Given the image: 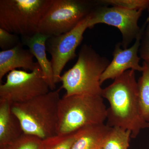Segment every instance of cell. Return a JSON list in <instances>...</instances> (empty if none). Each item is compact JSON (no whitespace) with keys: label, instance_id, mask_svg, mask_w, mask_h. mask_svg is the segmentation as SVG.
I'll list each match as a JSON object with an SVG mask.
<instances>
[{"label":"cell","instance_id":"1","mask_svg":"<svg viewBox=\"0 0 149 149\" xmlns=\"http://www.w3.org/2000/svg\"><path fill=\"white\" fill-rule=\"evenodd\" d=\"M102 96L109 102L106 124L129 130L135 139L141 130L149 128V122L143 117L139 104L138 81L135 70H129L116 78L103 89Z\"/></svg>","mask_w":149,"mask_h":149},{"label":"cell","instance_id":"2","mask_svg":"<svg viewBox=\"0 0 149 149\" xmlns=\"http://www.w3.org/2000/svg\"><path fill=\"white\" fill-rule=\"evenodd\" d=\"M60 90L12 105V111L20 121L24 133L42 140L57 134Z\"/></svg>","mask_w":149,"mask_h":149},{"label":"cell","instance_id":"3","mask_svg":"<svg viewBox=\"0 0 149 149\" xmlns=\"http://www.w3.org/2000/svg\"><path fill=\"white\" fill-rule=\"evenodd\" d=\"M110 62L91 46L81 47L77 62L61 77L66 96L89 95L102 96L101 77Z\"/></svg>","mask_w":149,"mask_h":149},{"label":"cell","instance_id":"4","mask_svg":"<svg viewBox=\"0 0 149 149\" xmlns=\"http://www.w3.org/2000/svg\"><path fill=\"white\" fill-rule=\"evenodd\" d=\"M107 109L102 96L65 95L59 103L58 135L70 134L84 127L104 123Z\"/></svg>","mask_w":149,"mask_h":149},{"label":"cell","instance_id":"5","mask_svg":"<svg viewBox=\"0 0 149 149\" xmlns=\"http://www.w3.org/2000/svg\"><path fill=\"white\" fill-rule=\"evenodd\" d=\"M53 0H1L0 28L22 37L38 32Z\"/></svg>","mask_w":149,"mask_h":149},{"label":"cell","instance_id":"6","mask_svg":"<svg viewBox=\"0 0 149 149\" xmlns=\"http://www.w3.org/2000/svg\"><path fill=\"white\" fill-rule=\"evenodd\" d=\"M98 5L97 0H53L40 22L38 32L51 37L69 32Z\"/></svg>","mask_w":149,"mask_h":149},{"label":"cell","instance_id":"7","mask_svg":"<svg viewBox=\"0 0 149 149\" xmlns=\"http://www.w3.org/2000/svg\"><path fill=\"white\" fill-rule=\"evenodd\" d=\"M51 91L39 65L30 72L15 70L9 72L0 85V101L14 104L25 102Z\"/></svg>","mask_w":149,"mask_h":149},{"label":"cell","instance_id":"8","mask_svg":"<svg viewBox=\"0 0 149 149\" xmlns=\"http://www.w3.org/2000/svg\"><path fill=\"white\" fill-rule=\"evenodd\" d=\"M143 12L118 7H110L101 5L98 3L89 15V28H92L100 23L116 27L122 34L121 47L127 49L141 33V28L139 26L138 22Z\"/></svg>","mask_w":149,"mask_h":149},{"label":"cell","instance_id":"9","mask_svg":"<svg viewBox=\"0 0 149 149\" xmlns=\"http://www.w3.org/2000/svg\"><path fill=\"white\" fill-rule=\"evenodd\" d=\"M89 16L69 32L49 37L46 50L50 54L51 62L56 84L61 82V72L67 63L76 57L77 47L83 39L85 30L89 28Z\"/></svg>","mask_w":149,"mask_h":149},{"label":"cell","instance_id":"10","mask_svg":"<svg viewBox=\"0 0 149 149\" xmlns=\"http://www.w3.org/2000/svg\"><path fill=\"white\" fill-rule=\"evenodd\" d=\"M146 25V22L141 28V32L139 37L135 40L132 47L127 49H123L120 43L116 45L113 51L112 61L103 74L100 78V84L102 85L105 81L109 79L114 80L122 73L129 70L142 72L143 67L140 64V56H138L140 48L142 32Z\"/></svg>","mask_w":149,"mask_h":149},{"label":"cell","instance_id":"11","mask_svg":"<svg viewBox=\"0 0 149 149\" xmlns=\"http://www.w3.org/2000/svg\"><path fill=\"white\" fill-rule=\"evenodd\" d=\"M22 43L8 50L0 52V81L8 73L17 68L32 71L39 65L34 61L33 54L23 47Z\"/></svg>","mask_w":149,"mask_h":149},{"label":"cell","instance_id":"12","mask_svg":"<svg viewBox=\"0 0 149 149\" xmlns=\"http://www.w3.org/2000/svg\"><path fill=\"white\" fill-rule=\"evenodd\" d=\"M50 37L40 32L34 35L22 37L21 42L27 46L37 60L45 79L47 80L51 91H55L56 84L54 82L53 70L51 61L48 59L46 54V42Z\"/></svg>","mask_w":149,"mask_h":149},{"label":"cell","instance_id":"13","mask_svg":"<svg viewBox=\"0 0 149 149\" xmlns=\"http://www.w3.org/2000/svg\"><path fill=\"white\" fill-rule=\"evenodd\" d=\"M11 106L8 102L0 101V149H3L24 133Z\"/></svg>","mask_w":149,"mask_h":149},{"label":"cell","instance_id":"14","mask_svg":"<svg viewBox=\"0 0 149 149\" xmlns=\"http://www.w3.org/2000/svg\"><path fill=\"white\" fill-rule=\"evenodd\" d=\"M111 127L106 124H97L79 130L71 149H100Z\"/></svg>","mask_w":149,"mask_h":149},{"label":"cell","instance_id":"15","mask_svg":"<svg viewBox=\"0 0 149 149\" xmlns=\"http://www.w3.org/2000/svg\"><path fill=\"white\" fill-rule=\"evenodd\" d=\"M142 75L138 81L140 109L144 119L149 122V63L143 61Z\"/></svg>","mask_w":149,"mask_h":149},{"label":"cell","instance_id":"16","mask_svg":"<svg viewBox=\"0 0 149 149\" xmlns=\"http://www.w3.org/2000/svg\"><path fill=\"white\" fill-rule=\"evenodd\" d=\"M131 138V132L118 127H111L107 136L103 149H128Z\"/></svg>","mask_w":149,"mask_h":149},{"label":"cell","instance_id":"17","mask_svg":"<svg viewBox=\"0 0 149 149\" xmlns=\"http://www.w3.org/2000/svg\"><path fill=\"white\" fill-rule=\"evenodd\" d=\"M79 130L65 135H57L43 140L42 149H71Z\"/></svg>","mask_w":149,"mask_h":149},{"label":"cell","instance_id":"18","mask_svg":"<svg viewBox=\"0 0 149 149\" xmlns=\"http://www.w3.org/2000/svg\"><path fill=\"white\" fill-rule=\"evenodd\" d=\"M42 139L24 133L3 149H42Z\"/></svg>","mask_w":149,"mask_h":149},{"label":"cell","instance_id":"19","mask_svg":"<svg viewBox=\"0 0 149 149\" xmlns=\"http://www.w3.org/2000/svg\"><path fill=\"white\" fill-rule=\"evenodd\" d=\"M99 4L102 6H111L130 10H148L149 0H97Z\"/></svg>","mask_w":149,"mask_h":149},{"label":"cell","instance_id":"20","mask_svg":"<svg viewBox=\"0 0 149 149\" xmlns=\"http://www.w3.org/2000/svg\"><path fill=\"white\" fill-rule=\"evenodd\" d=\"M21 42L18 35L0 28V47L2 51L10 49Z\"/></svg>","mask_w":149,"mask_h":149},{"label":"cell","instance_id":"21","mask_svg":"<svg viewBox=\"0 0 149 149\" xmlns=\"http://www.w3.org/2000/svg\"><path fill=\"white\" fill-rule=\"evenodd\" d=\"M148 11V17L141 35L139 53L141 59L149 63V7Z\"/></svg>","mask_w":149,"mask_h":149},{"label":"cell","instance_id":"22","mask_svg":"<svg viewBox=\"0 0 149 149\" xmlns=\"http://www.w3.org/2000/svg\"><path fill=\"white\" fill-rule=\"evenodd\" d=\"M100 149H103L102 148H101Z\"/></svg>","mask_w":149,"mask_h":149}]
</instances>
